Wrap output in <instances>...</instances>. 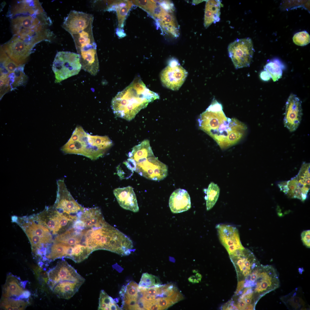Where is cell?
<instances>
[{"label":"cell","mask_w":310,"mask_h":310,"mask_svg":"<svg viewBox=\"0 0 310 310\" xmlns=\"http://www.w3.org/2000/svg\"><path fill=\"white\" fill-rule=\"evenodd\" d=\"M9 15L14 36L34 46L42 41L51 40L54 34L48 27L52 21L38 1H18Z\"/></svg>","instance_id":"1"},{"label":"cell","mask_w":310,"mask_h":310,"mask_svg":"<svg viewBox=\"0 0 310 310\" xmlns=\"http://www.w3.org/2000/svg\"><path fill=\"white\" fill-rule=\"evenodd\" d=\"M200 129L212 137L222 149L235 144L244 136L246 126L235 119L226 117L222 105L214 99L198 119Z\"/></svg>","instance_id":"2"},{"label":"cell","mask_w":310,"mask_h":310,"mask_svg":"<svg viewBox=\"0 0 310 310\" xmlns=\"http://www.w3.org/2000/svg\"><path fill=\"white\" fill-rule=\"evenodd\" d=\"M159 98L158 94L148 89L137 76L113 98L111 108L116 116L130 121L150 102Z\"/></svg>","instance_id":"3"},{"label":"cell","mask_w":310,"mask_h":310,"mask_svg":"<svg viewBox=\"0 0 310 310\" xmlns=\"http://www.w3.org/2000/svg\"><path fill=\"white\" fill-rule=\"evenodd\" d=\"M83 242L92 252L102 249L128 255L133 251L131 240L108 223L101 227L85 229Z\"/></svg>","instance_id":"4"},{"label":"cell","mask_w":310,"mask_h":310,"mask_svg":"<svg viewBox=\"0 0 310 310\" xmlns=\"http://www.w3.org/2000/svg\"><path fill=\"white\" fill-rule=\"evenodd\" d=\"M112 145L108 136L92 135L78 126L61 150L65 154L80 155L94 160L102 156Z\"/></svg>","instance_id":"5"},{"label":"cell","mask_w":310,"mask_h":310,"mask_svg":"<svg viewBox=\"0 0 310 310\" xmlns=\"http://www.w3.org/2000/svg\"><path fill=\"white\" fill-rule=\"evenodd\" d=\"M129 158L135 163V171L148 179L159 181L167 175V166L155 157L151 148L139 149L131 153Z\"/></svg>","instance_id":"6"},{"label":"cell","mask_w":310,"mask_h":310,"mask_svg":"<svg viewBox=\"0 0 310 310\" xmlns=\"http://www.w3.org/2000/svg\"><path fill=\"white\" fill-rule=\"evenodd\" d=\"M82 68L78 54L69 51L57 53L52 66L56 83L78 74Z\"/></svg>","instance_id":"7"},{"label":"cell","mask_w":310,"mask_h":310,"mask_svg":"<svg viewBox=\"0 0 310 310\" xmlns=\"http://www.w3.org/2000/svg\"><path fill=\"white\" fill-rule=\"evenodd\" d=\"M34 218L38 223L48 228L53 234L65 232L72 227L74 222L71 216L59 212L53 206L46 207Z\"/></svg>","instance_id":"8"},{"label":"cell","mask_w":310,"mask_h":310,"mask_svg":"<svg viewBox=\"0 0 310 310\" xmlns=\"http://www.w3.org/2000/svg\"><path fill=\"white\" fill-rule=\"evenodd\" d=\"M257 277L253 282V293L258 300L267 294L278 288L280 285L279 276L276 269L270 265L259 264L257 267Z\"/></svg>","instance_id":"9"},{"label":"cell","mask_w":310,"mask_h":310,"mask_svg":"<svg viewBox=\"0 0 310 310\" xmlns=\"http://www.w3.org/2000/svg\"><path fill=\"white\" fill-rule=\"evenodd\" d=\"M228 50L229 56L236 69L250 65L254 52L250 38L237 39L229 44Z\"/></svg>","instance_id":"10"},{"label":"cell","mask_w":310,"mask_h":310,"mask_svg":"<svg viewBox=\"0 0 310 310\" xmlns=\"http://www.w3.org/2000/svg\"><path fill=\"white\" fill-rule=\"evenodd\" d=\"M57 185L56 199L53 206L60 213L78 218L84 208L73 198L67 189L64 179L58 180Z\"/></svg>","instance_id":"11"},{"label":"cell","mask_w":310,"mask_h":310,"mask_svg":"<svg viewBox=\"0 0 310 310\" xmlns=\"http://www.w3.org/2000/svg\"><path fill=\"white\" fill-rule=\"evenodd\" d=\"M2 47L9 58L20 65L27 61L34 46L13 36Z\"/></svg>","instance_id":"12"},{"label":"cell","mask_w":310,"mask_h":310,"mask_svg":"<svg viewBox=\"0 0 310 310\" xmlns=\"http://www.w3.org/2000/svg\"><path fill=\"white\" fill-rule=\"evenodd\" d=\"M187 74V71L177 61H172L161 71L160 79L165 86L177 90L183 84Z\"/></svg>","instance_id":"13"},{"label":"cell","mask_w":310,"mask_h":310,"mask_svg":"<svg viewBox=\"0 0 310 310\" xmlns=\"http://www.w3.org/2000/svg\"><path fill=\"white\" fill-rule=\"evenodd\" d=\"M302 102L295 94H291L286 103L284 118V126L291 132L295 131L299 126L302 119Z\"/></svg>","instance_id":"14"},{"label":"cell","mask_w":310,"mask_h":310,"mask_svg":"<svg viewBox=\"0 0 310 310\" xmlns=\"http://www.w3.org/2000/svg\"><path fill=\"white\" fill-rule=\"evenodd\" d=\"M49 285L51 287L60 282L78 281L82 277L76 270L65 260L57 263L56 265L48 273Z\"/></svg>","instance_id":"15"},{"label":"cell","mask_w":310,"mask_h":310,"mask_svg":"<svg viewBox=\"0 0 310 310\" xmlns=\"http://www.w3.org/2000/svg\"><path fill=\"white\" fill-rule=\"evenodd\" d=\"M219 239L229 255L236 250L244 248L240 241L237 229L233 226L219 224L216 226Z\"/></svg>","instance_id":"16"},{"label":"cell","mask_w":310,"mask_h":310,"mask_svg":"<svg viewBox=\"0 0 310 310\" xmlns=\"http://www.w3.org/2000/svg\"><path fill=\"white\" fill-rule=\"evenodd\" d=\"M96 46L95 42L76 48L82 68L94 76L97 74L99 70Z\"/></svg>","instance_id":"17"},{"label":"cell","mask_w":310,"mask_h":310,"mask_svg":"<svg viewBox=\"0 0 310 310\" xmlns=\"http://www.w3.org/2000/svg\"><path fill=\"white\" fill-rule=\"evenodd\" d=\"M93 20V16L91 14L71 10L66 17L62 27L71 35L86 28Z\"/></svg>","instance_id":"18"},{"label":"cell","mask_w":310,"mask_h":310,"mask_svg":"<svg viewBox=\"0 0 310 310\" xmlns=\"http://www.w3.org/2000/svg\"><path fill=\"white\" fill-rule=\"evenodd\" d=\"M113 193L120 206L123 209L134 212L139 210L133 188L130 186L115 189Z\"/></svg>","instance_id":"19"},{"label":"cell","mask_w":310,"mask_h":310,"mask_svg":"<svg viewBox=\"0 0 310 310\" xmlns=\"http://www.w3.org/2000/svg\"><path fill=\"white\" fill-rule=\"evenodd\" d=\"M169 204L173 213H180L189 210L191 207V202L187 191L180 188L174 191L170 196Z\"/></svg>","instance_id":"20"},{"label":"cell","mask_w":310,"mask_h":310,"mask_svg":"<svg viewBox=\"0 0 310 310\" xmlns=\"http://www.w3.org/2000/svg\"><path fill=\"white\" fill-rule=\"evenodd\" d=\"M78 219L83 222L85 229L101 227L107 223L98 207L84 208Z\"/></svg>","instance_id":"21"},{"label":"cell","mask_w":310,"mask_h":310,"mask_svg":"<svg viewBox=\"0 0 310 310\" xmlns=\"http://www.w3.org/2000/svg\"><path fill=\"white\" fill-rule=\"evenodd\" d=\"M19 222L26 234H30L40 238L44 244L52 242V236L49 229L43 225L36 223L32 219Z\"/></svg>","instance_id":"22"},{"label":"cell","mask_w":310,"mask_h":310,"mask_svg":"<svg viewBox=\"0 0 310 310\" xmlns=\"http://www.w3.org/2000/svg\"><path fill=\"white\" fill-rule=\"evenodd\" d=\"M17 277L12 274L7 277L5 283L2 288V298H9L11 297H28V291H24L22 286Z\"/></svg>","instance_id":"23"},{"label":"cell","mask_w":310,"mask_h":310,"mask_svg":"<svg viewBox=\"0 0 310 310\" xmlns=\"http://www.w3.org/2000/svg\"><path fill=\"white\" fill-rule=\"evenodd\" d=\"M156 20L163 32L173 37L179 36V26L173 12L166 11Z\"/></svg>","instance_id":"24"},{"label":"cell","mask_w":310,"mask_h":310,"mask_svg":"<svg viewBox=\"0 0 310 310\" xmlns=\"http://www.w3.org/2000/svg\"><path fill=\"white\" fill-rule=\"evenodd\" d=\"M222 5L218 0H208L206 2L205 9L204 25L207 28L212 23H216L220 20V9Z\"/></svg>","instance_id":"25"},{"label":"cell","mask_w":310,"mask_h":310,"mask_svg":"<svg viewBox=\"0 0 310 310\" xmlns=\"http://www.w3.org/2000/svg\"><path fill=\"white\" fill-rule=\"evenodd\" d=\"M84 229H78L71 227L57 235L54 242L60 243L73 246L83 243Z\"/></svg>","instance_id":"26"},{"label":"cell","mask_w":310,"mask_h":310,"mask_svg":"<svg viewBox=\"0 0 310 310\" xmlns=\"http://www.w3.org/2000/svg\"><path fill=\"white\" fill-rule=\"evenodd\" d=\"M300 292L297 288L288 294L282 297L281 300L289 309H306L307 303Z\"/></svg>","instance_id":"27"},{"label":"cell","mask_w":310,"mask_h":310,"mask_svg":"<svg viewBox=\"0 0 310 310\" xmlns=\"http://www.w3.org/2000/svg\"><path fill=\"white\" fill-rule=\"evenodd\" d=\"M133 4L129 1H111L109 4L108 7H115L119 28L123 26L126 16Z\"/></svg>","instance_id":"28"},{"label":"cell","mask_w":310,"mask_h":310,"mask_svg":"<svg viewBox=\"0 0 310 310\" xmlns=\"http://www.w3.org/2000/svg\"><path fill=\"white\" fill-rule=\"evenodd\" d=\"M92 23H90L85 29L78 33L71 35L76 48L95 42L92 32Z\"/></svg>","instance_id":"29"},{"label":"cell","mask_w":310,"mask_h":310,"mask_svg":"<svg viewBox=\"0 0 310 310\" xmlns=\"http://www.w3.org/2000/svg\"><path fill=\"white\" fill-rule=\"evenodd\" d=\"M285 68L284 63L278 59L270 60L264 67V70L268 72L274 82L281 78L283 71Z\"/></svg>","instance_id":"30"},{"label":"cell","mask_w":310,"mask_h":310,"mask_svg":"<svg viewBox=\"0 0 310 310\" xmlns=\"http://www.w3.org/2000/svg\"><path fill=\"white\" fill-rule=\"evenodd\" d=\"M72 246L61 243L54 242L47 258L51 260L63 257L68 258Z\"/></svg>","instance_id":"31"},{"label":"cell","mask_w":310,"mask_h":310,"mask_svg":"<svg viewBox=\"0 0 310 310\" xmlns=\"http://www.w3.org/2000/svg\"><path fill=\"white\" fill-rule=\"evenodd\" d=\"M92 252L84 243H80L72 246L68 258L76 263H80L87 258Z\"/></svg>","instance_id":"32"},{"label":"cell","mask_w":310,"mask_h":310,"mask_svg":"<svg viewBox=\"0 0 310 310\" xmlns=\"http://www.w3.org/2000/svg\"><path fill=\"white\" fill-rule=\"evenodd\" d=\"M24 64L19 66L13 73L9 74L11 90L24 85L27 82L28 78L24 72Z\"/></svg>","instance_id":"33"},{"label":"cell","mask_w":310,"mask_h":310,"mask_svg":"<svg viewBox=\"0 0 310 310\" xmlns=\"http://www.w3.org/2000/svg\"><path fill=\"white\" fill-rule=\"evenodd\" d=\"M0 73H13L19 66L7 56L2 46L0 47Z\"/></svg>","instance_id":"34"},{"label":"cell","mask_w":310,"mask_h":310,"mask_svg":"<svg viewBox=\"0 0 310 310\" xmlns=\"http://www.w3.org/2000/svg\"><path fill=\"white\" fill-rule=\"evenodd\" d=\"M220 189L218 186L213 182L209 185L207 191L206 197L207 210H210L215 205L219 196Z\"/></svg>","instance_id":"35"},{"label":"cell","mask_w":310,"mask_h":310,"mask_svg":"<svg viewBox=\"0 0 310 310\" xmlns=\"http://www.w3.org/2000/svg\"><path fill=\"white\" fill-rule=\"evenodd\" d=\"M98 310H117L119 309L116 302L104 290L101 291L99 301Z\"/></svg>","instance_id":"36"},{"label":"cell","mask_w":310,"mask_h":310,"mask_svg":"<svg viewBox=\"0 0 310 310\" xmlns=\"http://www.w3.org/2000/svg\"><path fill=\"white\" fill-rule=\"evenodd\" d=\"M28 304L25 301L21 299L15 300L8 298H2L1 307L5 310H24Z\"/></svg>","instance_id":"37"},{"label":"cell","mask_w":310,"mask_h":310,"mask_svg":"<svg viewBox=\"0 0 310 310\" xmlns=\"http://www.w3.org/2000/svg\"><path fill=\"white\" fill-rule=\"evenodd\" d=\"M161 282L159 278L155 276L148 274L143 273L139 282V286L148 288L160 285Z\"/></svg>","instance_id":"38"},{"label":"cell","mask_w":310,"mask_h":310,"mask_svg":"<svg viewBox=\"0 0 310 310\" xmlns=\"http://www.w3.org/2000/svg\"><path fill=\"white\" fill-rule=\"evenodd\" d=\"M9 74L0 73V99L7 93L11 91Z\"/></svg>","instance_id":"39"},{"label":"cell","mask_w":310,"mask_h":310,"mask_svg":"<svg viewBox=\"0 0 310 310\" xmlns=\"http://www.w3.org/2000/svg\"><path fill=\"white\" fill-rule=\"evenodd\" d=\"M293 41L297 45L305 46L310 42V36L306 31L299 32L294 34L293 37Z\"/></svg>","instance_id":"40"},{"label":"cell","mask_w":310,"mask_h":310,"mask_svg":"<svg viewBox=\"0 0 310 310\" xmlns=\"http://www.w3.org/2000/svg\"><path fill=\"white\" fill-rule=\"evenodd\" d=\"M34 274L37 279L43 284L47 283L49 281L48 273L40 266L33 265L32 267Z\"/></svg>","instance_id":"41"},{"label":"cell","mask_w":310,"mask_h":310,"mask_svg":"<svg viewBox=\"0 0 310 310\" xmlns=\"http://www.w3.org/2000/svg\"><path fill=\"white\" fill-rule=\"evenodd\" d=\"M156 299L160 310L167 309L175 304L169 297L159 298Z\"/></svg>","instance_id":"42"},{"label":"cell","mask_w":310,"mask_h":310,"mask_svg":"<svg viewBox=\"0 0 310 310\" xmlns=\"http://www.w3.org/2000/svg\"><path fill=\"white\" fill-rule=\"evenodd\" d=\"M302 241L306 247H310V230H306L303 231L301 234Z\"/></svg>","instance_id":"43"},{"label":"cell","mask_w":310,"mask_h":310,"mask_svg":"<svg viewBox=\"0 0 310 310\" xmlns=\"http://www.w3.org/2000/svg\"><path fill=\"white\" fill-rule=\"evenodd\" d=\"M169 297L175 304L183 299L184 298L183 295L178 290L176 291Z\"/></svg>","instance_id":"44"},{"label":"cell","mask_w":310,"mask_h":310,"mask_svg":"<svg viewBox=\"0 0 310 310\" xmlns=\"http://www.w3.org/2000/svg\"><path fill=\"white\" fill-rule=\"evenodd\" d=\"M260 77L261 80L264 81H268L271 78L269 73L265 70L261 71Z\"/></svg>","instance_id":"45"},{"label":"cell","mask_w":310,"mask_h":310,"mask_svg":"<svg viewBox=\"0 0 310 310\" xmlns=\"http://www.w3.org/2000/svg\"><path fill=\"white\" fill-rule=\"evenodd\" d=\"M247 305L244 300L240 299L237 306L239 310H245Z\"/></svg>","instance_id":"46"},{"label":"cell","mask_w":310,"mask_h":310,"mask_svg":"<svg viewBox=\"0 0 310 310\" xmlns=\"http://www.w3.org/2000/svg\"><path fill=\"white\" fill-rule=\"evenodd\" d=\"M245 282V280H242L238 282L235 292L236 294L239 293L243 288Z\"/></svg>","instance_id":"47"},{"label":"cell","mask_w":310,"mask_h":310,"mask_svg":"<svg viewBox=\"0 0 310 310\" xmlns=\"http://www.w3.org/2000/svg\"><path fill=\"white\" fill-rule=\"evenodd\" d=\"M253 298H247L245 300L247 305L249 304H251V303L252 301Z\"/></svg>","instance_id":"48"},{"label":"cell","mask_w":310,"mask_h":310,"mask_svg":"<svg viewBox=\"0 0 310 310\" xmlns=\"http://www.w3.org/2000/svg\"><path fill=\"white\" fill-rule=\"evenodd\" d=\"M254 306L253 304L247 305L245 310H253L254 309Z\"/></svg>","instance_id":"49"}]
</instances>
